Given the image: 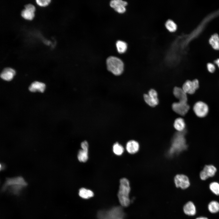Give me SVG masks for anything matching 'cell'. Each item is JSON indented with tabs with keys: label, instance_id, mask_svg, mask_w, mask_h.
<instances>
[{
	"label": "cell",
	"instance_id": "obj_5",
	"mask_svg": "<svg viewBox=\"0 0 219 219\" xmlns=\"http://www.w3.org/2000/svg\"><path fill=\"white\" fill-rule=\"evenodd\" d=\"M26 185L24 179L22 177L18 176L7 178L3 187L5 188L10 186L15 190L19 189Z\"/></svg>",
	"mask_w": 219,
	"mask_h": 219
},
{
	"label": "cell",
	"instance_id": "obj_24",
	"mask_svg": "<svg viewBox=\"0 0 219 219\" xmlns=\"http://www.w3.org/2000/svg\"><path fill=\"white\" fill-rule=\"evenodd\" d=\"M116 46L118 51L120 54L125 52L127 49V44L124 41L118 40L116 43Z\"/></svg>",
	"mask_w": 219,
	"mask_h": 219
},
{
	"label": "cell",
	"instance_id": "obj_27",
	"mask_svg": "<svg viewBox=\"0 0 219 219\" xmlns=\"http://www.w3.org/2000/svg\"><path fill=\"white\" fill-rule=\"evenodd\" d=\"M210 190L215 194L219 195V183L217 182H211L209 185Z\"/></svg>",
	"mask_w": 219,
	"mask_h": 219
},
{
	"label": "cell",
	"instance_id": "obj_33",
	"mask_svg": "<svg viewBox=\"0 0 219 219\" xmlns=\"http://www.w3.org/2000/svg\"><path fill=\"white\" fill-rule=\"evenodd\" d=\"M196 219H208V218L206 217H198L196 218Z\"/></svg>",
	"mask_w": 219,
	"mask_h": 219
},
{
	"label": "cell",
	"instance_id": "obj_14",
	"mask_svg": "<svg viewBox=\"0 0 219 219\" xmlns=\"http://www.w3.org/2000/svg\"><path fill=\"white\" fill-rule=\"evenodd\" d=\"M15 74V71L13 69L7 67L2 70L0 74V77L4 80L10 81L12 79Z\"/></svg>",
	"mask_w": 219,
	"mask_h": 219
},
{
	"label": "cell",
	"instance_id": "obj_12",
	"mask_svg": "<svg viewBox=\"0 0 219 219\" xmlns=\"http://www.w3.org/2000/svg\"><path fill=\"white\" fill-rule=\"evenodd\" d=\"M216 171L217 169L214 165H206L200 172V178L202 180H205L209 177L214 176Z\"/></svg>",
	"mask_w": 219,
	"mask_h": 219
},
{
	"label": "cell",
	"instance_id": "obj_21",
	"mask_svg": "<svg viewBox=\"0 0 219 219\" xmlns=\"http://www.w3.org/2000/svg\"><path fill=\"white\" fill-rule=\"evenodd\" d=\"M88 150L80 149L78 151L77 157L79 161L85 162H86L88 158Z\"/></svg>",
	"mask_w": 219,
	"mask_h": 219
},
{
	"label": "cell",
	"instance_id": "obj_26",
	"mask_svg": "<svg viewBox=\"0 0 219 219\" xmlns=\"http://www.w3.org/2000/svg\"><path fill=\"white\" fill-rule=\"evenodd\" d=\"M165 26L167 30L171 32L175 31L177 28L176 23L171 19L167 21L165 23Z\"/></svg>",
	"mask_w": 219,
	"mask_h": 219
},
{
	"label": "cell",
	"instance_id": "obj_10",
	"mask_svg": "<svg viewBox=\"0 0 219 219\" xmlns=\"http://www.w3.org/2000/svg\"><path fill=\"white\" fill-rule=\"evenodd\" d=\"M174 182L176 187L183 189L187 188L190 185L189 178L183 174L176 175L174 178Z\"/></svg>",
	"mask_w": 219,
	"mask_h": 219
},
{
	"label": "cell",
	"instance_id": "obj_8",
	"mask_svg": "<svg viewBox=\"0 0 219 219\" xmlns=\"http://www.w3.org/2000/svg\"><path fill=\"white\" fill-rule=\"evenodd\" d=\"M199 82L197 79L192 81L187 80L183 84L182 88L186 94H192L199 88Z\"/></svg>",
	"mask_w": 219,
	"mask_h": 219
},
{
	"label": "cell",
	"instance_id": "obj_34",
	"mask_svg": "<svg viewBox=\"0 0 219 219\" xmlns=\"http://www.w3.org/2000/svg\"><path fill=\"white\" fill-rule=\"evenodd\" d=\"M123 219V218H120V219Z\"/></svg>",
	"mask_w": 219,
	"mask_h": 219
},
{
	"label": "cell",
	"instance_id": "obj_11",
	"mask_svg": "<svg viewBox=\"0 0 219 219\" xmlns=\"http://www.w3.org/2000/svg\"><path fill=\"white\" fill-rule=\"evenodd\" d=\"M24 8L21 12V16L25 19L32 20L34 16L35 7L33 4H28L25 5Z\"/></svg>",
	"mask_w": 219,
	"mask_h": 219
},
{
	"label": "cell",
	"instance_id": "obj_30",
	"mask_svg": "<svg viewBox=\"0 0 219 219\" xmlns=\"http://www.w3.org/2000/svg\"><path fill=\"white\" fill-rule=\"evenodd\" d=\"M81 146L82 149L88 150L89 145L86 141H85L82 142L81 144Z\"/></svg>",
	"mask_w": 219,
	"mask_h": 219
},
{
	"label": "cell",
	"instance_id": "obj_6",
	"mask_svg": "<svg viewBox=\"0 0 219 219\" xmlns=\"http://www.w3.org/2000/svg\"><path fill=\"white\" fill-rule=\"evenodd\" d=\"M193 110L197 116L203 117L205 116L207 114L209 108L207 105L204 102L198 101L194 105Z\"/></svg>",
	"mask_w": 219,
	"mask_h": 219
},
{
	"label": "cell",
	"instance_id": "obj_15",
	"mask_svg": "<svg viewBox=\"0 0 219 219\" xmlns=\"http://www.w3.org/2000/svg\"><path fill=\"white\" fill-rule=\"evenodd\" d=\"M173 94L175 97L179 100V102H187L188 99L187 94L182 88L175 87L173 89Z\"/></svg>",
	"mask_w": 219,
	"mask_h": 219
},
{
	"label": "cell",
	"instance_id": "obj_28",
	"mask_svg": "<svg viewBox=\"0 0 219 219\" xmlns=\"http://www.w3.org/2000/svg\"><path fill=\"white\" fill-rule=\"evenodd\" d=\"M36 3L39 6H45L48 5L50 2V0H36Z\"/></svg>",
	"mask_w": 219,
	"mask_h": 219
},
{
	"label": "cell",
	"instance_id": "obj_1",
	"mask_svg": "<svg viewBox=\"0 0 219 219\" xmlns=\"http://www.w3.org/2000/svg\"><path fill=\"white\" fill-rule=\"evenodd\" d=\"M130 190L129 180L124 178L121 179L117 196L120 203L123 207H127L130 204L129 194Z\"/></svg>",
	"mask_w": 219,
	"mask_h": 219
},
{
	"label": "cell",
	"instance_id": "obj_9",
	"mask_svg": "<svg viewBox=\"0 0 219 219\" xmlns=\"http://www.w3.org/2000/svg\"><path fill=\"white\" fill-rule=\"evenodd\" d=\"M173 110L178 114L184 116L189 109L190 107L187 102H175L172 105Z\"/></svg>",
	"mask_w": 219,
	"mask_h": 219
},
{
	"label": "cell",
	"instance_id": "obj_25",
	"mask_svg": "<svg viewBox=\"0 0 219 219\" xmlns=\"http://www.w3.org/2000/svg\"><path fill=\"white\" fill-rule=\"evenodd\" d=\"M113 150L115 154L119 156L123 153L124 149L122 145L118 142H116L113 145Z\"/></svg>",
	"mask_w": 219,
	"mask_h": 219
},
{
	"label": "cell",
	"instance_id": "obj_16",
	"mask_svg": "<svg viewBox=\"0 0 219 219\" xmlns=\"http://www.w3.org/2000/svg\"><path fill=\"white\" fill-rule=\"evenodd\" d=\"M46 88L45 85L43 83L38 81L32 82L29 88V90L31 92H43Z\"/></svg>",
	"mask_w": 219,
	"mask_h": 219
},
{
	"label": "cell",
	"instance_id": "obj_20",
	"mask_svg": "<svg viewBox=\"0 0 219 219\" xmlns=\"http://www.w3.org/2000/svg\"><path fill=\"white\" fill-rule=\"evenodd\" d=\"M79 195L84 199H88L94 196L93 192L91 190L84 188H81L79 191Z\"/></svg>",
	"mask_w": 219,
	"mask_h": 219
},
{
	"label": "cell",
	"instance_id": "obj_29",
	"mask_svg": "<svg viewBox=\"0 0 219 219\" xmlns=\"http://www.w3.org/2000/svg\"><path fill=\"white\" fill-rule=\"evenodd\" d=\"M207 68L208 71L210 73H213L215 71V67L214 65L212 63H208L207 64Z\"/></svg>",
	"mask_w": 219,
	"mask_h": 219
},
{
	"label": "cell",
	"instance_id": "obj_18",
	"mask_svg": "<svg viewBox=\"0 0 219 219\" xmlns=\"http://www.w3.org/2000/svg\"><path fill=\"white\" fill-rule=\"evenodd\" d=\"M184 213L189 216H193L195 214L196 210L195 206L191 201L186 203L183 207Z\"/></svg>",
	"mask_w": 219,
	"mask_h": 219
},
{
	"label": "cell",
	"instance_id": "obj_22",
	"mask_svg": "<svg viewBox=\"0 0 219 219\" xmlns=\"http://www.w3.org/2000/svg\"><path fill=\"white\" fill-rule=\"evenodd\" d=\"M209 42L214 49L219 50V36L217 34H214L211 36Z\"/></svg>",
	"mask_w": 219,
	"mask_h": 219
},
{
	"label": "cell",
	"instance_id": "obj_32",
	"mask_svg": "<svg viewBox=\"0 0 219 219\" xmlns=\"http://www.w3.org/2000/svg\"><path fill=\"white\" fill-rule=\"evenodd\" d=\"M214 62L218 65L219 68V59L215 61Z\"/></svg>",
	"mask_w": 219,
	"mask_h": 219
},
{
	"label": "cell",
	"instance_id": "obj_23",
	"mask_svg": "<svg viewBox=\"0 0 219 219\" xmlns=\"http://www.w3.org/2000/svg\"><path fill=\"white\" fill-rule=\"evenodd\" d=\"M208 208L211 213H216L219 211V203L216 201H212L209 204Z\"/></svg>",
	"mask_w": 219,
	"mask_h": 219
},
{
	"label": "cell",
	"instance_id": "obj_17",
	"mask_svg": "<svg viewBox=\"0 0 219 219\" xmlns=\"http://www.w3.org/2000/svg\"><path fill=\"white\" fill-rule=\"evenodd\" d=\"M138 143L134 140L128 141L126 144V149L127 151L131 154H134L137 152L139 149Z\"/></svg>",
	"mask_w": 219,
	"mask_h": 219
},
{
	"label": "cell",
	"instance_id": "obj_19",
	"mask_svg": "<svg viewBox=\"0 0 219 219\" xmlns=\"http://www.w3.org/2000/svg\"><path fill=\"white\" fill-rule=\"evenodd\" d=\"M186 124L183 119L179 117L176 119L174 123L175 128L178 132H181L185 130Z\"/></svg>",
	"mask_w": 219,
	"mask_h": 219
},
{
	"label": "cell",
	"instance_id": "obj_3",
	"mask_svg": "<svg viewBox=\"0 0 219 219\" xmlns=\"http://www.w3.org/2000/svg\"><path fill=\"white\" fill-rule=\"evenodd\" d=\"M124 213L122 207H114L107 210H101L97 213L98 219H118L123 218Z\"/></svg>",
	"mask_w": 219,
	"mask_h": 219
},
{
	"label": "cell",
	"instance_id": "obj_31",
	"mask_svg": "<svg viewBox=\"0 0 219 219\" xmlns=\"http://www.w3.org/2000/svg\"><path fill=\"white\" fill-rule=\"evenodd\" d=\"M5 168V165L3 164H1L0 165V170H2L4 169Z\"/></svg>",
	"mask_w": 219,
	"mask_h": 219
},
{
	"label": "cell",
	"instance_id": "obj_4",
	"mask_svg": "<svg viewBox=\"0 0 219 219\" xmlns=\"http://www.w3.org/2000/svg\"><path fill=\"white\" fill-rule=\"evenodd\" d=\"M108 70L115 76L121 75L124 71V65L120 58L114 56L108 57L106 61Z\"/></svg>",
	"mask_w": 219,
	"mask_h": 219
},
{
	"label": "cell",
	"instance_id": "obj_7",
	"mask_svg": "<svg viewBox=\"0 0 219 219\" xmlns=\"http://www.w3.org/2000/svg\"><path fill=\"white\" fill-rule=\"evenodd\" d=\"M144 98L146 103L151 107H155L158 103L157 93L154 89H150L148 94H144Z\"/></svg>",
	"mask_w": 219,
	"mask_h": 219
},
{
	"label": "cell",
	"instance_id": "obj_2",
	"mask_svg": "<svg viewBox=\"0 0 219 219\" xmlns=\"http://www.w3.org/2000/svg\"><path fill=\"white\" fill-rule=\"evenodd\" d=\"M185 130L176 133L174 136L172 142L171 147L169 151L170 155L177 153L185 150L187 148L185 135Z\"/></svg>",
	"mask_w": 219,
	"mask_h": 219
},
{
	"label": "cell",
	"instance_id": "obj_13",
	"mask_svg": "<svg viewBox=\"0 0 219 219\" xmlns=\"http://www.w3.org/2000/svg\"><path fill=\"white\" fill-rule=\"evenodd\" d=\"M127 4L126 2L121 0H112L110 3V6L120 13H123L126 11L125 7Z\"/></svg>",
	"mask_w": 219,
	"mask_h": 219
}]
</instances>
